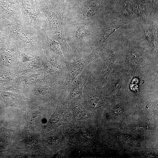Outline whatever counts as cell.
Instances as JSON below:
<instances>
[{
    "mask_svg": "<svg viewBox=\"0 0 158 158\" xmlns=\"http://www.w3.org/2000/svg\"><path fill=\"white\" fill-rule=\"evenodd\" d=\"M0 25L6 36L12 37L20 50L36 55L45 54L39 31L25 24L10 21L0 16Z\"/></svg>",
    "mask_w": 158,
    "mask_h": 158,
    "instance_id": "cell-1",
    "label": "cell"
},
{
    "mask_svg": "<svg viewBox=\"0 0 158 158\" xmlns=\"http://www.w3.org/2000/svg\"><path fill=\"white\" fill-rule=\"evenodd\" d=\"M37 3L41 12L47 20V29L59 43L65 61H72L73 53L66 41L63 27L64 14L50 1L42 0Z\"/></svg>",
    "mask_w": 158,
    "mask_h": 158,
    "instance_id": "cell-2",
    "label": "cell"
},
{
    "mask_svg": "<svg viewBox=\"0 0 158 158\" xmlns=\"http://www.w3.org/2000/svg\"><path fill=\"white\" fill-rule=\"evenodd\" d=\"M103 49V46H99L92 49L91 54L79 60L71 62L65 61L67 73L64 84L60 89L62 93L69 92L73 81L86 67L94 60L102 56Z\"/></svg>",
    "mask_w": 158,
    "mask_h": 158,
    "instance_id": "cell-3",
    "label": "cell"
},
{
    "mask_svg": "<svg viewBox=\"0 0 158 158\" xmlns=\"http://www.w3.org/2000/svg\"><path fill=\"white\" fill-rule=\"evenodd\" d=\"M23 21L26 25L39 31L47 28L48 22L34 0H16Z\"/></svg>",
    "mask_w": 158,
    "mask_h": 158,
    "instance_id": "cell-4",
    "label": "cell"
},
{
    "mask_svg": "<svg viewBox=\"0 0 158 158\" xmlns=\"http://www.w3.org/2000/svg\"><path fill=\"white\" fill-rule=\"evenodd\" d=\"M0 55L3 65L15 70L19 61L20 49L15 40L8 35L0 40Z\"/></svg>",
    "mask_w": 158,
    "mask_h": 158,
    "instance_id": "cell-5",
    "label": "cell"
},
{
    "mask_svg": "<svg viewBox=\"0 0 158 158\" xmlns=\"http://www.w3.org/2000/svg\"><path fill=\"white\" fill-rule=\"evenodd\" d=\"M116 59V53L114 51H112L102 60L101 64L97 70L91 73L87 71L94 86L96 85L97 87H102L105 84Z\"/></svg>",
    "mask_w": 158,
    "mask_h": 158,
    "instance_id": "cell-6",
    "label": "cell"
},
{
    "mask_svg": "<svg viewBox=\"0 0 158 158\" xmlns=\"http://www.w3.org/2000/svg\"><path fill=\"white\" fill-rule=\"evenodd\" d=\"M42 48L46 56L64 59L58 42L50 34L47 28L39 31Z\"/></svg>",
    "mask_w": 158,
    "mask_h": 158,
    "instance_id": "cell-7",
    "label": "cell"
},
{
    "mask_svg": "<svg viewBox=\"0 0 158 158\" xmlns=\"http://www.w3.org/2000/svg\"><path fill=\"white\" fill-rule=\"evenodd\" d=\"M0 16L10 21L25 24L16 4L0 1Z\"/></svg>",
    "mask_w": 158,
    "mask_h": 158,
    "instance_id": "cell-8",
    "label": "cell"
},
{
    "mask_svg": "<svg viewBox=\"0 0 158 158\" xmlns=\"http://www.w3.org/2000/svg\"><path fill=\"white\" fill-rule=\"evenodd\" d=\"M123 39L126 51L125 63L130 71L135 74L142 62L141 59L135 51L129 41L124 37Z\"/></svg>",
    "mask_w": 158,
    "mask_h": 158,
    "instance_id": "cell-9",
    "label": "cell"
},
{
    "mask_svg": "<svg viewBox=\"0 0 158 158\" xmlns=\"http://www.w3.org/2000/svg\"><path fill=\"white\" fill-rule=\"evenodd\" d=\"M16 78L14 70L3 65L0 70V90H9L16 86Z\"/></svg>",
    "mask_w": 158,
    "mask_h": 158,
    "instance_id": "cell-10",
    "label": "cell"
},
{
    "mask_svg": "<svg viewBox=\"0 0 158 158\" xmlns=\"http://www.w3.org/2000/svg\"><path fill=\"white\" fill-rule=\"evenodd\" d=\"M125 22L119 20H113L107 23L103 28L93 46L92 49L99 46H104V44L108 37L118 29L125 24Z\"/></svg>",
    "mask_w": 158,
    "mask_h": 158,
    "instance_id": "cell-11",
    "label": "cell"
},
{
    "mask_svg": "<svg viewBox=\"0 0 158 158\" xmlns=\"http://www.w3.org/2000/svg\"><path fill=\"white\" fill-rule=\"evenodd\" d=\"M87 77L88 74L85 68L73 81L69 91L71 99L74 100L79 99Z\"/></svg>",
    "mask_w": 158,
    "mask_h": 158,
    "instance_id": "cell-12",
    "label": "cell"
},
{
    "mask_svg": "<svg viewBox=\"0 0 158 158\" xmlns=\"http://www.w3.org/2000/svg\"><path fill=\"white\" fill-rule=\"evenodd\" d=\"M142 28L144 35L148 45L151 49H154V38L153 26L149 24H144L142 25Z\"/></svg>",
    "mask_w": 158,
    "mask_h": 158,
    "instance_id": "cell-13",
    "label": "cell"
},
{
    "mask_svg": "<svg viewBox=\"0 0 158 158\" xmlns=\"http://www.w3.org/2000/svg\"><path fill=\"white\" fill-rule=\"evenodd\" d=\"M3 91L4 92L0 91V96L6 103L11 104H18L21 103L25 99L24 98H23L22 97L18 95Z\"/></svg>",
    "mask_w": 158,
    "mask_h": 158,
    "instance_id": "cell-14",
    "label": "cell"
},
{
    "mask_svg": "<svg viewBox=\"0 0 158 158\" xmlns=\"http://www.w3.org/2000/svg\"><path fill=\"white\" fill-rule=\"evenodd\" d=\"M100 7L99 1L98 0L94 1L83 13L84 18H86L95 15L97 13Z\"/></svg>",
    "mask_w": 158,
    "mask_h": 158,
    "instance_id": "cell-15",
    "label": "cell"
},
{
    "mask_svg": "<svg viewBox=\"0 0 158 158\" xmlns=\"http://www.w3.org/2000/svg\"><path fill=\"white\" fill-rule=\"evenodd\" d=\"M88 25L86 24H83L80 25L76 32V42H79L83 39L87 29H88Z\"/></svg>",
    "mask_w": 158,
    "mask_h": 158,
    "instance_id": "cell-16",
    "label": "cell"
},
{
    "mask_svg": "<svg viewBox=\"0 0 158 158\" xmlns=\"http://www.w3.org/2000/svg\"><path fill=\"white\" fill-rule=\"evenodd\" d=\"M66 0H50V1L56 7L64 3Z\"/></svg>",
    "mask_w": 158,
    "mask_h": 158,
    "instance_id": "cell-17",
    "label": "cell"
},
{
    "mask_svg": "<svg viewBox=\"0 0 158 158\" xmlns=\"http://www.w3.org/2000/svg\"><path fill=\"white\" fill-rule=\"evenodd\" d=\"M60 117L59 114H55L52 117L51 121L52 123H56L60 120Z\"/></svg>",
    "mask_w": 158,
    "mask_h": 158,
    "instance_id": "cell-18",
    "label": "cell"
},
{
    "mask_svg": "<svg viewBox=\"0 0 158 158\" xmlns=\"http://www.w3.org/2000/svg\"><path fill=\"white\" fill-rule=\"evenodd\" d=\"M6 36V35L5 31L2 27L0 25V40L2 37Z\"/></svg>",
    "mask_w": 158,
    "mask_h": 158,
    "instance_id": "cell-19",
    "label": "cell"
},
{
    "mask_svg": "<svg viewBox=\"0 0 158 158\" xmlns=\"http://www.w3.org/2000/svg\"><path fill=\"white\" fill-rule=\"evenodd\" d=\"M0 1L13 4H16V0H0Z\"/></svg>",
    "mask_w": 158,
    "mask_h": 158,
    "instance_id": "cell-20",
    "label": "cell"
},
{
    "mask_svg": "<svg viewBox=\"0 0 158 158\" xmlns=\"http://www.w3.org/2000/svg\"><path fill=\"white\" fill-rule=\"evenodd\" d=\"M3 65L2 60L0 55V70L1 69L2 66Z\"/></svg>",
    "mask_w": 158,
    "mask_h": 158,
    "instance_id": "cell-21",
    "label": "cell"
},
{
    "mask_svg": "<svg viewBox=\"0 0 158 158\" xmlns=\"http://www.w3.org/2000/svg\"><path fill=\"white\" fill-rule=\"evenodd\" d=\"M34 0L37 2H39L40 1H41V0Z\"/></svg>",
    "mask_w": 158,
    "mask_h": 158,
    "instance_id": "cell-22",
    "label": "cell"
}]
</instances>
